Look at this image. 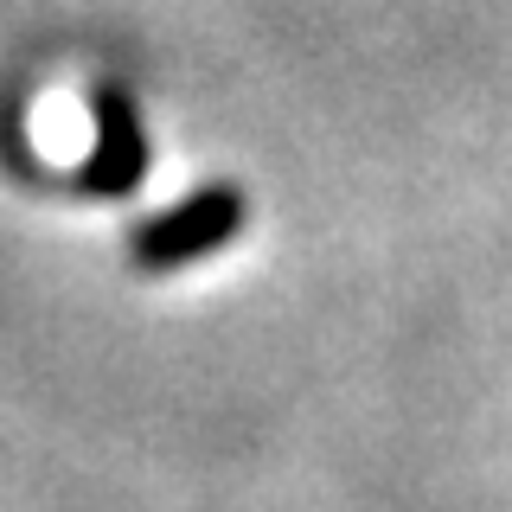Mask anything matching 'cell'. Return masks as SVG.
Listing matches in <instances>:
<instances>
[{"label":"cell","mask_w":512,"mask_h":512,"mask_svg":"<svg viewBox=\"0 0 512 512\" xmlns=\"http://www.w3.org/2000/svg\"><path fill=\"white\" fill-rule=\"evenodd\" d=\"M231 224H237V199L231 192H212V199H192L186 212H173V218H160L154 231H141V263H186V256H199V250H212L218 237H231Z\"/></svg>","instance_id":"cell-1"},{"label":"cell","mask_w":512,"mask_h":512,"mask_svg":"<svg viewBox=\"0 0 512 512\" xmlns=\"http://www.w3.org/2000/svg\"><path fill=\"white\" fill-rule=\"evenodd\" d=\"M96 128H103V141H96L90 180L109 186V192H122V186L141 173V135H135V122H128L122 96H103V109H96Z\"/></svg>","instance_id":"cell-2"}]
</instances>
